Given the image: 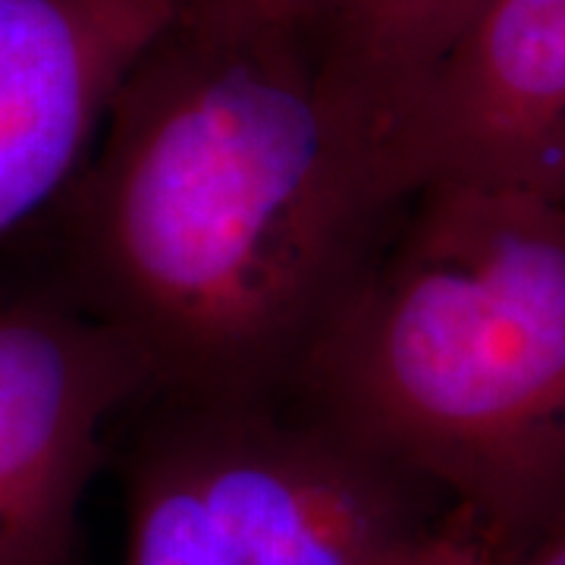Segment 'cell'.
I'll return each mask as SVG.
<instances>
[{"mask_svg":"<svg viewBox=\"0 0 565 565\" xmlns=\"http://www.w3.org/2000/svg\"><path fill=\"white\" fill-rule=\"evenodd\" d=\"M126 565H377L440 497L308 412L177 399L129 462Z\"/></svg>","mask_w":565,"mask_h":565,"instance_id":"3957f363","label":"cell"},{"mask_svg":"<svg viewBox=\"0 0 565 565\" xmlns=\"http://www.w3.org/2000/svg\"><path fill=\"white\" fill-rule=\"evenodd\" d=\"M396 223L289 396L465 509L509 565L563 525L565 202L449 189Z\"/></svg>","mask_w":565,"mask_h":565,"instance_id":"7a4b0ae2","label":"cell"},{"mask_svg":"<svg viewBox=\"0 0 565 565\" xmlns=\"http://www.w3.org/2000/svg\"><path fill=\"white\" fill-rule=\"evenodd\" d=\"M377 565H505V559L465 509L449 505Z\"/></svg>","mask_w":565,"mask_h":565,"instance_id":"ba28073f","label":"cell"},{"mask_svg":"<svg viewBox=\"0 0 565 565\" xmlns=\"http://www.w3.org/2000/svg\"><path fill=\"white\" fill-rule=\"evenodd\" d=\"M399 204L424 192L565 202V0H493L381 117Z\"/></svg>","mask_w":565,"mask_h":565,"instance_id":"277c9868","label":"cell"},{"mask_svg":"<svg viewBox=\"0 0 565 565\" xmlns=\"http://www.w3.org/2000/svg\"><path fill=\"white\" fill-rule=\"evenodd\" d=\"M151 390L136 343L85 308H0V565H76L104 430Z\"/></svg>","mask_w":565,"mask_h":565,"instance_id":"5b68a950","label":"cell"},{"mask_svg":"<svg viewBox=\"0 0 565 565\" xmlns=\"http://www.w3.org/2000/svg\"><path fill=\"white\" fill-rule=\"evenodd\" d=\"M337 82L377 126L390 102L493 0H302Z\"/></svg>","mask_w":565,"mask_h":565,"instance_id":"52a82bcc","label":"cell"},{"mask_svg":"<svg viewBox=\"0 0 565 565\" xmlns=\"http://www.w3.org/2000/svg\"><path fill=\"white\" fill-rule=\"evenodd\" d=\"M66 192L79 308L195 403L289 396L403 214L302 0H177Z\"/></svg>","mask_w":565,"mask_h":565,"instance_id":"6da1fadb","label":"cell"},{"mask_svg":"<svg viewBox=\"0 0 565 565\" xmlns=\"http://www.w3.org/2000/svg\"><path fill=\"white\" fill-rule=\"evenodd\" d=\"M177 0H0V236L57 199Z\"/></svg>","mask_w":565,"mask_h":565,"instance_id":"8992f818","label":"cell"},{"mask_svg":"<svg viewBox=\"0 0 565 565\" xmlns=\"http://www.w3.org/2000/svg\"><path fill=\"white\" fill-rule=\"evenodd\" d=\"M509 565H565V531L563 525L550 527L541 541L527 546L522 556H515Z\"/></svg>","mask_w":565,"mask_h":565,"instance_id":"9c48e42d","label":"cell"}]
</instances>
